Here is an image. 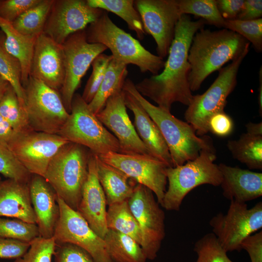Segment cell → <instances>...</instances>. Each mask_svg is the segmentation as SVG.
<instances>
[{
  "label": "cell",
  "instance_id": "6da1fadb",
  "mask_svg": "<svg viewBox=\"0 0 262 262\" xmlns=\"http://www.w3.org/2000/svg\"><path fill=\"white\" fill-rule=\"evenodd\" d=\"M205 23L202 19L194 21L187 15L181 16L176 25L163 71L134 84L142 96L170 112L175 102L190 104L193 95L188 81L190 71L188 52L193 36Z\"/></svg>",
  "mask_w": 262,
  "mask_h": 262
},
{
  "label": "cell",
  "instance_id": "7a4b0ae2",
  "mask_svg": "<svg viewBox=\"0 0 262 262\" xmlns=\"http://www.w3.org/2000/svg\"><path fill=\"white\" fill-rule=\"evenodd\" d=\"M249 45L242 36L227 29L199 30L193 37L188 56L191 91L198 90L210 75L237 58Z\"/></svg>",
  "mask_w": 262,
  "mask_h": 262
},
{
  "label": "cell",
  "instance_id": "3957f363",
  "mask_svg": "<svg viewBox=\"0 0 262 262\" xmlns=\"http://www.w3.org/2000/svg\"><path fill=\"white\" fill-rule=\"evenodd\" d=\"M123 90L138 101L157 125L167 146L173 167L196 159L201 149L213 144L210 136L198 137L194 129L187 122L151 103L138 92L131 79H126Z\"/></svg>",
  "mask_w": 262,
  "mask_h": 262
},
{
  "label": "cell",
  "instance_id": "277c9868",
  "mask_svg": "<svg viewBox=\"0 0 262 262\" xmlns=\"http://www.w3.org/2000/svg\"><path fill=\"white\" fill-rule=\"evenodd\" d=\"M87 41L99 43L109 49L113 58L126 65L136 66L142 73L152 75L164 68V59L145 49L137 39L119 28L103 11L98 18L85 29Z\"/></svg>",
  "mask_w": 262,
  "mask_h": 262
},
{
  "label": "cell",
  "instance_id": "5b68a950",
  "mask_svg": "<svg viewBox=\"0 0 262 262\" xmlns=\"http://www.w3.org/2000/svg\"><path fill=\"white\" fill-rule=\"evenodd\" d=\"M90 152L84 146L67 143L52 158L43 176L57 195L76 211L88 176Z\"/></svg>",
  "mask_w": 262,
  "mask_h": 262
},
{
  "label": "cell",
  "instance_id": "8992f818",
  "mask_svg": "<svg viewBox=\"0 0 262 262\" xmlns=\"http://www.w3.org/2000/svg\"><path fill=\"white\" fill-rule=\"evenodd\" d=\"M213 144L201 149L199 155L182 165L168 167L166 175L168 182L161 206L168 211H178L185 196L196 187L210 184L219 186L222 176Z\"/></svg>",
  "mask_w": 262,
  "mask_h": 262
},
{
  "label": "cell",
  "instance_id": "52a82bcc",
  "mask_svg": "<svg viewBox=\"0 0 262 262\" xmlns=\"http://www.w3.org/2000/svg\"><path fill=\"white\" fill-rule=\"evenodd\" d=\"M58 134L68 142L86 147L98 156L109 152L120 153L117 139L78 93L74 95L69 116Z\"/></svg>",
  "mask_w": 262,
  "mask_h": 262
},
{
  "label": "cell",
  "instance_id": "ba28073f",
  "mask_svg": "<svg viewBox=\"0 0 262 262\" xmlns=\"http://www.w3.org/2000/svg\"><path fill=\"white\" fill-rule=\"evenodd\" d=\"M249 49V46L231 63L219 69L217 77L204 93L193 95L185 112L184 117L197 135H206L208 132L207 122L209 118L216 113L224 111L227 98L237 84L239 67Z\"/></svg>",
  "mask_w": 262,
  "mask_h": 262
},
{
  "label": "cell",
  "instance_id": "9c48e42d",
  "mask_svg": "<svg viewBox=\"0 0 262 262\" xmlns=\"http://www.w3.org/2000/svg\"><path fill=\"white\" fill-rule=\"evenodd\" d=\"M23 87L24 108L32 129L58 134L69 115L59 92L31 76Z\"/></svg>",
  "mask_w": 262,
  "mask_h": 262
},
{
  "label": "cell",
  "instance_id": "30bf717a",
  "mask_svg": "<svg viewBox=\"0 0 262 262\" xmlns=\"http://www.w3.org/2000/svg\"><path fill=\"white\" fill-rule=\"evenodd\" d=\"M209 224L227 252H240L243 241L262 228V202L248 209L246 203L231 200L226 213H217Z\"/></svg>",
  "mask_w": 262,
  "mask_h": 262
},
{
  "label": "cell",
  "instance_id": "8fae6325",
  "mask_svg": "<svg viewBox=\"0 0 262 262\" xmlns=\"http://www.w3.org/2000/svg\"><path fill=\"white\" fill-rule=\"evenodd\" d=\"M128 202L141 232V246L147 260H153L165 237L164 212L153 192L139 183L136 184Z\"/></svg>",
  "mask_w": 262,
  "mask_h": 262
},
{
  "label": "cell",
  "instance_id": "7c38bea8",
  "mask_svg": "<svg viewBox=\"0 0 262 262\" xmlns=\"http://www.w3.org/2000/svg\"><path fill=\"white\" fill-rule=\"evenodd\" d=\"M62 46L65 78L60 91L64 105L70 114L73 98L82 77L93 60L107 48L101 44L89 43L86 39L85 29L70 35Z\"/></svg>",
  "mask_w": 262,
  "mask_h": 262
},
{
  "label": "cell",
  "instance_id": "4fadbf2b",
  "mask_svg": "<svg viewBox=\"0 0 262 262\" xmlns=\"http://www.w3.org/2000/svg\"><path fill=\"white\" fill-rule=\"evenodd\" d=\"M60 215L53 237L56 244L68 243L88 252L96 262H113L109 256L103 238L98 235L76 210L57 195Z\"/></svg>",
  "mask_w": 262,
  "mask_h": 262
},
{
  "label": "cell",
  "instance_id": "5bb4252c",
  "mask_svg": "<svg viewBox=\"0 0 262 262\" xmlns=\"http://www.w3.org/2000/svg\"><path fill=\"white\" fill-rule=\"evenodd\" d=\"M134 4L145 33L154 38L158 56L164 59L168 54L176 25L182 16L177 0H136Z\"/></svg>",
  "mask_w": 262,
  "mask_h": 262
},
{
  "label": "cell",
  "instance_id": "9a60e30c",
  "mask_svg": "<svg viewBox=\"0 0 262 262\" xmlns=\"http://www.w3.org/2000/svg\"><path fill=\"white\" fill-rule=\"evenodd\" d=\"M98 156L138 183L151 190L161 206L166 190L167 180L165 171L169 167L164 162L150 155L141 154H125L109 152Z\"/></svg>",
  "mask_w": 262,
  "mask_h": 262
},
{
  "label": "cell",
  "instance_id": "2e32d148",
  "mask_svg": "<svg viewBox=\"0 0 262 262\" xmlns=\"http://www.w3.org/2000/svg\"><path fill=\"white\" fill-rule=\"evenodd\" d=\"M68 142L58 134L32 131L16 133L7 147L31 174L43 177L52 158Z\"/></svg>",
  "mask_w": 262,
  "mask_h": 262
},
{
  "label": "cell",
  "instance_id": "e0dca14e",
  "mask_svg": "<svg viewBox=\"0 0 262 262\" xmlns=\"http://www.w3.org/2000/svg\"><path fill=\"white\" fill-rule=\"evenodd\" d=\"M103 11L84 0H54L43 33L62 45L70 35L95 21Z\"/></svg>",
  "mask_w": 262,
  "mask_h": 262
},
{
  "label": "cell",
  "instance_id": "ac0fdd59",
  "mask_svg": "<svg viewBox=\"0 0 262 262\" xmlns=\"http://www.w3.org/2000/svg\"><path fill=\"white\" fill-rule=\"evenodd\" d=\"M126 108L122 90L110 97L103 109L96 115L118 140L120 153L150 155L138 135Z\"/></svg>",
  "mask_w": 262,
  "mask_h": 262
},
{
  "label": "cell",
  "instance_id": "d6986e66",
  "mask_svg": "<svg viewBox=\"0 0 262 262\" xmlns=\"http://www.w3.org/2000/svg\"><path fill=\"white\" fill-rule=\"evenodd\" d=\"M30 76L59 92L65 78L62 45L44 33L37 38L31 64Z\"/></svg>",
  "mask_w": 262,
  "mask_h": 262
},
{
  "label": "cell",
  "instance_id": "ffe728a7",
  "mask_svg": "<svg viewBox=\"0 0 262 262\" xmlns=\"http://www.w3.org/2000/svg\"><path fill=\"white\" fill-rule=\"evenodd\" d=\"M106 196L98 178L96 155L90 151L88 176L77 211L102 238L108 230L106 220Z\"/></svg>",
  "mask_w": 262,
  "mask_h": 262
},
{
  "label": "cell",
  "instance_id": "44dd1931",
  "mask_svg": "<svg viewBox=\"0 0 262 262\" xmlns=\"http://www.w3.org/2000/svg\"><path fill=\"white\" fill-rule=\"evenodd\" d=\"M28 185L40 236L51 238L60 215L57 194L46 179L40 175L32 174Z\"/></svg>",
  "mask_w": 262,
  "mask_h": 262
},
{
  "label": "cell",
  "instance_id": "7402d4cb",
  "mask_svg": "<svg viewBox=\"0 0 262 262\" xmlns=\"http://www.w3.org/2000/svg\"><path fill=\"white\" fill-rule=\"evenodd\" d=\"M220 186L224 196L230 200L246 203L262 196V173L220 163Z\"/></svg>",
  "mask_w": 262,
  "mask_h": 262
},
{
  "label": "cell",
  "instance_id": "603a6c76",
  "mask_svg": "<svg viewBox=\"0 0 262 262\" xmlns=\"http://www.w3.org/2000/svg\"><path fill=\"white\" fill-rule=\"evenodd\" d=\"M124 91L126 106L134 115L133 125L150 154L169 167H173L167 146L157 125L138 101L129 93Z\"/></svg>",
  "mask_w": 262,
  "mask_h": 262
},
{
  "label": "cell",
  "instance_id": "cb8c5ba5",
  "mask_svg": "<svg viewBox=\"0 0 262 262\" xmlns=\"http://www.w3.org/2000/svg\"><path fill=\"white\" fill-rule=\"evenodd\" d=\"M0 217L36 224L28 183L9 179L0 180Z\"/></svg>",
  "mask_w": 262,
  "mask_h": 262
},
{
  "label": "cell",
  "instance_id": "d4e9b609",
  "mask_svg": "<svg viewBox=\"0 0 262 262\" xmlns=\"http://www.w3.org/2000/svg\"><path fill=\"white\" fill-rule=\"evenodd\" d=\"M97 175L104 192L107 205L128 200L138 183L118 168L96 155Z\"/></svg>",
  "mask_w": 262,
  "mask_h": 262
},
{
  "label": "cell",
  "instance_id": "484cf974",
  "mask_svg": "<svg viewBox=\"0 0 262 262\" xmlns=\"http://www.w3.org/2000/svg\"><path fill=\"white\" fill-rule=\"evenodd\" d=\"M0 28L5 35L3 41L5 50L20 64L21 82L24 87L30 77L31 64L37 37L20 33L14 28L12 23L0 17Z\"/></svg>",
  "mask_w": 262,
  "mask_h": 262
},
{
  "label": "cell",
  "instance_id": "4316f807",
  "mask_svg": "<svg viewBox=\"0 0 262 262\" xmlns=\"http://www.w3.org/2000/svg\"><path fill=\"white\" fill-rule=\"evenodd\" d=\"M107 253L113 262H146L141 246L131 237L108 229L103 238Z\"/></svg>",
  "mask_w": 262,
  "mask_h": 262
},
{
  "label": "cell",
  "instance_id": "83f0119b",
  "mask_svg": "<svg viewBox=\"0 0 262 262\" xmlns=\"http://www.w3.org/2000/svg\"><path fill=\"white\" fill-rule=\"evenodd\" d=\"M128 74L127 66L113 58L96 94L88 104L95 115L103 109L110 97L123 90Z\"/></svg>",
  "mask_w": 262,
  "mask_h": 262
},
{
  "label": "cell",
  "instance_id": "f1b7e54d",
  "mask_svg": "<svg viewBox=\"0 0 262 262\" xmlns=\"http://www.w3.org/2000/svg\"><path fill=\"white\" fill-rule=\"evenodd\" d=\"M227 147L233 158L250 169H262V136L247 133L237 140L228 141Z\"/></svg>",
  "mask_w": 262,
  "mask_h": 262
},
{
  "label": "cell",
  "instance_id": "f546056e",
  "mask_svg": "<svg viewBox=\"0 0 262 262\" xmlns=\"http://www.w3.org/2000/svg\"><path fill=\"white\" fill-rule=\"evenodd\" d=\"M128 200L108 205L106 218L107 227L131 237L141 246L142 236L140 227Z\"/></svg>",
  "mask_w": 262,
  "mask_h": 262
},
{
  "label": "cell",
  "instance_id": "4dcf8cb0",
  "mask_svg": "<svg viewBox=\"0 0 262 262\" xmlns=\"http://www.w3.org/2000/svg\"><path fill=\"white\" fill-rule=\"evenodd\" d=\"M92 7L99 8L117 15L142 40L146 34L141 16L134 7L133 0H86Z\"/></svg>",
  "mask_w": 262,
  "mask_h": 262
},
{
  "label": "cell",
  "instance_id": "1f68e13d",
  "mask_svg": "<svg viewBox=\"0 0 262 262\" xmlns=\"http://www.w3.org/2000/svg\"><path fill=\"white\" fill-rule=\"evenodd\" d=\"M54 0H41L12 23L20 33L38 37L44 29Z\"/></svg>",
  "mask_w": 262,
  "mask_h": 262
},
{
  "label": "cell",
  "instance_id": "d6a6232c",
  "mask_svg": "<svg viewBox=\"0 0 262 262\" xmlns=\"http://www.w3.org/2000/svg\"><path fill=\"white\" fill-rule=\"evenodd\" d=\"M0 115L16 133L33 131L29 124L24 107L10 85L0 100Z\"/></svg>",
  "mask_w": 262,
  "mask_h": 262
},
{
  "label": "cell",
  "instance_id": "836d02e7",
  "mask_svg": "<svg viewBox=\"0 0 262 262\" xmlns=\"http://www.w3.org/2000/svg\"><path fill=\"white\" fill-rule=\"evenodd\" d=\"M181 15L191 14L218 28H223L225 19L220 15L216 0H177Z\"/></svg>",
  "mask_w": 262,
  "mask_h": 262
},
{
  "label": "cell",
  "instance_id": "e575fe53",
  "mask_svg": "<svg viewBox=\"0 0 262 262\" xmlns=\"http://www.w3.org/2000/svg\"><path fill=\"white\" fill-rule=\"evenodd\" d=\"M21 67L19 62L9 54L0 41V75L13 88L21 104L24 107V90L21 82Z\"/></svg>",
  "mask_w": 262,
  "mask_h": 262
},
{
  "label": "cell",
  "instance_id": "d590c367",
  "mask_svg": "<svg viewBox=\"0 0 262 262\" xmlns=\"http://www.w3.org/2000/svg\"><path fill=\"white\" fill-rule=\"evenodd\" d=\"M40 236L36 224L17 218L0 217V237L30 243Z\"/></svg>",
  "mask_w": 262,
  "mask_h": 262
},
{
  "label": "cell",
  "instance_id": "8d00e7d4",
  "mask_svg": "<svg viewBox=\"0 0 262 262\" xmlns=\"http://www.w3.org/2000/svg\"><path fill=\"white\" fill-rule=\"evenodd\" d=\"M194 250L197 254L195 262H233L213 232L198 240L195 243Z\"/></svg>",
  "mask_w": 262,
  "mask_h": 262
},
{
  "label": "cell",
  "instance_id": "74e56055",
  "mask_svg": "<svg viewBox=\"0 0 262 262\" xmlns=\"http://www.w3.org/2000/svg\"><path fill=\"white\" fill-rule=\"evenodd\" d=\"M223 28L235 32L251 43L255 50L262 51V18L251 20H225Z\"/></svg>",
  "mask_w": 262,
  "mask_h": 262
},
{
  "label": "cell",
  "instance_id": "f35d334b",
  "mask_svg": "<svg viewBox=\"0 0 262 262\" xmlns=\"http://www.w3.org/2000/svg\"><path fill=\"white\" fill-rule=\"evenodd\" d=\"M0 174L7 179L27 183L32 175L7 146L0 144Z\"/></svg>",
  "mask_w": 262,
  "mask_h": 262
},
{
  "label": "cell",
  "instance_id": "ab89813d",
  "mask_svg": "<svg viewBox=\"0 0 262 262\" xmlns=\"http://www.w3.org/2000/svg\"><path fill=\"white\" fill-rule=\"evenodd\" d=\"M113 58L112 55L101 53L92 63V71L81 95L87 104L92 101L96 94Z\"/></svg>",
  "mask_w": 262,
  "mask_h": 262
},
{
  "label": "cell",
  "instance_id": "60d3db41",
  "mask_svg": "<svg viewBox=\"0 0 262 262\" xmlns=\"http://www.w3.org/2000/svg\"><path fill=\"white\" fill-rule=\"evenodd\" d=\"M30 244L26 253L14 262H51L56 246L54 237L44 238L39 236Z\"/></svg>",
  "mask_w": 262,
  "mask_h": 262
},
{
  "label": "cell",
  "instance_id": "b9f144b4",
  "mask_svg": "<svg viewBox=\"0 0 262 262\" xmlns=\"http://www.w3.org/2000/svg\"><path fill=\"white\" fill-rule=\"evenodd\" d=\"M53 256L55 262H96L85 250L68 243L56 244Z\"/></svg>",
  "mask_w": 262,
  "mask_h": 262
},
{
  "label": "cell",
  "instance_id": "7bdbcfd3",
  "mask_svg": "<svg viewBox=\"0 0 262 262\" xmlns=\"http://www.w3.org/2000/svg\"><path fill=\"white\" fill-rule=\"evenodd\" d=\"M41 0H0V17L13 23L22 14L37 4Z\"/></svg>",
  "mask_w": 262,
  "mask_h": 262
},
{
  "label": "cell",
  "instance_id": "ee69618b",
  "mask_svg": "<svg viewBox=\"0 0 262 262\" xmlns=\"http://www.w3.org/2000/svg\"><path fill=\"white\" fill-rule=\"evenodd\" d=\"M233 128L232 119L224 111L213 115L207 122L208 132L219 137H226L230 135Z\"/></svg>",
  "mask_w": 262,
  "mask_h": 262
},
{
  "label": "cell",
  "instance_id": "f6af8a7d",
  "mask_svg": "<svg viewBox=\"0 0 262 262\" xmlns=\"http://www.w3.org/2000/svg\"><path fill=\"white\" fill-rule=\"evenodd\" d=\"M29 243L0 237V258L16 259L28 251Z\"/></svg>",
  "mask_w": 262,
  "mask_h": 262
},
{
  "label": "cell",
  "instance_id": "bcb514c9",
  "mask_svg": "<svg viewBox=\"0 0 262 262\" xmlns=\"http://www.w3.org/2000/svg\"><path fill=\"white\" fill-rule=\"evenodd\" d=\"M242 249L248 254L251 262H262V231L246 238L242 243Z\"/></svg>",
  "mask_w": 262,
  "mask_h": 262
},
{
  "label": "cell",
  "instance_id": "7dc6e473",
  "mask_svg": "<svg viewBox=\"0 0 262 262\" xmlns=\"http://www.w3.org/2000/svg\"><path fill=\"white\" fill-rule=\"evenodd\" d=\"M217 9L225 20L237 19L242 10L244 0H216Z\"/></svg>",
  "mask_w": 262,
  "mask_h": 262
},
{
  "label": "cell",
  "instance_id": "c3c4849f",
  "mask_svg": "<svg viewBox=\"0 0 262 262\" xmlns=\"http://www.w3.org/2000/svg\"><path fill=\"white\" fill-rule=\"evenodd\" d=\"M262 16V0H245L243 8L237 19L242 20H251L261 18Z\"/></svg>",
  "mask_w": 262,
  "mask_h": 262
},
{
  "label": "cell",
  "instance_id": "681fc988",
  "mask_svg": "<svg viewBox=\"0 0 262 262\" xmlns=\"http://www.w3.org/2000/svg\"><path fill=\"white\" fill-rule=\"evenodd\" d=\"M16 133L10 124L0 115V144L7 147Z\"/></svg>",
  "mask_w": 262,
  "mask_h": 262
},
{
  "label": "cell",
  "instance_id": "f907efd6",
  "mask_svg": "<svg viewBox=\"0 0 262 262\" xmlns=\"http://www.w3.org/2000/svg\"><path fill=\"white\" fill-rule=\"evenodd\" d=\"M246 133L256 136H262V123L249 122L246 125Z\"/></svg>",
  "mask_w": 262,
  "mask_h": 262
},
{
  "label": "cell",
  "instance_id": "816d5d0a",
  "mask_svg": "<svg viewBox=\"0 0 262 262\" xmlns=\"http://www.w3.org/2000/svg\"><path fill=\"white\" fill-rule=\"evenodd\" d=\"M259 112L261 116L262 115V67L261 66L259 71V87L258 98Z\"/></svg>",
  "mask_w": 262,
  "mask_h": 262
},
{
  "label": "cell",
  "instance_id": "f5cc1de1",
  "mask_svg": "<svg viewBox=\"0 0 262 262\" xmlns=\"http://www.w3.org/2000/svg\"><path fill=\"white\" fill-rule=\"evenodd\" d=\"M10 84L0 75V100Z\"/></svg>",
  "mask_w": 262,
  "mask_h": 262
},
{
  "label": "cell",
  "instance_id": "db71d44e",
  "mask_svg": "<svg viewBox=\"0 0 262 262\" xmlns=\"http://www.w3.org/2000/svg\"><path fill=\"white\" fill-rule=\"evenodd\" d=\"M0 180H1V178H0Z\"/></svg>",
  "mask_w": 262,
  "mask_h": 262
}]
</instances>
